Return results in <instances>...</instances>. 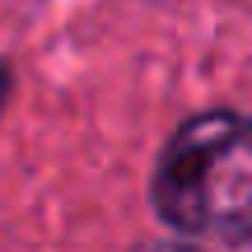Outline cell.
<instances>
[{
	"mask_svg": "<svg viewBox=\"0 0 252 252\" xmlns=\"http://www.w3.org/2000/svg\"><path fill=\"white\" fill-rule=\"evenodd\" d=\"M163 224L191 238H252V122L238 112H201L173 131L150 182Z\"/></svg>",
	"mask_w": 252,
	"mask_h": 252,
	"instance_id": "6da1fadb",
	"label": "cell"
},
{
	"mask_svg": "<svg viewBox=\"0 0 252 252\" xmlns=\"http://www.w3.org/2000/svg\"><path fill=\"white\" fill-rule=\"evenodd\" d=\"M135 252H191V248H182V243H145V248H135Z\"/></svg>",
	"mask_w": 252,
	"mask_h": 252,
	"instance_id": "7a4b0ae2",
	"label": "cell"
},
{
	"mask_svg": "<svg viewBox=\"0 0 252 252\" xmlns=\"http://www.w3.org/2000/svg\"><path fill=\"white\" fill-rule=\"evenodd\" d=\"M5 94H9V70L0 65V108H5Z\"/></svg>",
	"mask_w": 252,
	"mask_h": 252,
	"instance_id": "3957f363",
	"label": "cell"
}]
</instances>
